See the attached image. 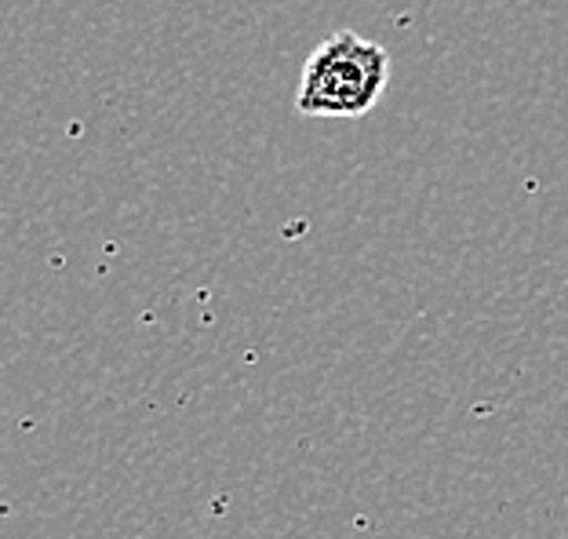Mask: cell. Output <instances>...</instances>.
<instances>
[{"mask_svg":"<svg viewBox=\"0 0 568 539\" xmlns=\"http://www.w3.org/2000/svg\"><path fill=\"white\" fill-rule=\"evenodd\" d=\"M386 84H390V51L354 30H339L310 51L295 88V110L303 118L357 121L376 110Z\"/></svg>","mask_w":568,"mask_h":539,"instance_id":"obj_1","label":"cell"}]
</instances>
